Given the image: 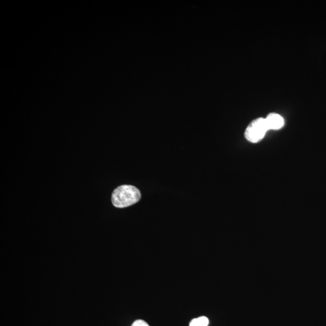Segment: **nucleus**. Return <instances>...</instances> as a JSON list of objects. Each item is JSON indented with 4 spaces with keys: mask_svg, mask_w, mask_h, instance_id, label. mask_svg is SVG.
Segmentation results:
<instances>
[{
    "mask_svg": "<svg viewBox=\"0 0 326 326\" xmlns=\"http://www.w3.org/2000/svg\"><path fill=\"white\" fill-rule=\"evenodd\" d=\"M269 130H279L285 125V120L279 114L271 113L265 118Z\"/></svg>",
    "mask_w": 326,
    "mask_h": 326,
    "instance_id": "7ed1b4c3",
    "label": "nucleus"
},
{
    "mask_svg": "<svg viewBox=\"0 0 326 326\" xmlns=\"http://www.w3.org/2000/svg\"><path fill=\"white\" fill-rule=\"evenodd\" d=\"M268 131L265 118H259L251 122L245 130L244 135L248 142L256 143L264 138Z\"/></svg>",
    "mask_w": 326,
    "mask_h": 326,
    "instance_id": "f03ea898",
    "label": "nucleus"
},
{
    "mask_svg": "<svg viewBox=\"0 0 326 326\" xmlns=\"http://www.w3.org/2000/svg\"><path fill=\"white\" fill-rule=\"evenodd\" d=\"M131 326H149L147 322L142 319L136 320Z\"/></svg>",
    "mask_w": 326,
    "mask_h": 326,
    "instance_id": "39448f33",
    "label": "nucleus"
},
{
    "mask_svg": "<svg viewBox=\"0 0 326 326\" xmlns=\"http://www.w3.org/2000/svg\"><path fill=\"white\" fill-rule=\"evenodd\" d=\"M209 320L205 316H201L199 318L191 320L189 326H208Z\"/></svg>",
    "mask_w": 326,
    "mask_h": 326,
    "instance_id": "20e7f679",
    "label": "nucleus"
},
{
    "mask_svg": "<svg viewBox=\"0 0 326 326\" xmlns=\"http://www.w3.org/2000/svg\"><path fill=\"white\" fill-rule=\"evenodd\" d=\"M141 198L140 190L133 185H123L112 194V203L117 208H125L136 204Z\"/></svg>",
    "mask_w": 326,
    "mask_h": 326,
    "instance_id": "f257e3e1",
    "label": "nucleus"
}]
</instances>
